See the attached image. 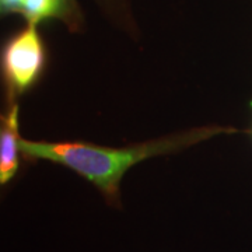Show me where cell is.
<instances>
[{"mask_svg":"<svg viewBox=\"0 0 252 252\" xmlns=\"http://www.w3.org/2000/svg\"><path fill=\"white\" fill-rule=\"evenodd\" d=\"M216 130L198 129L170 139L136 144L125 149H109L87 143H46L20 137V149L27 156L58 162L79 172L105 195L115 196L119 181L130 167L149 157L180 150L200 142Z\"/></svg>","mask_w":252,"mask_h":252,"instance_id":"cell-1","label":"cell"},{"mask_svg":"<svg viewBox=\"0 0 252 252\" xmlns=\"http://www.w3.org/2000/svg\"><path fill=\"white\" fill-rule=\"evenodd\" d=\"M45 63V52L36 24H30L10 41L1 56L4 77L13 93H24L36 80Z\"/></svg>","mask_w":252,"mask_h":252,"instance_id":"cell-2","label":"cell"},{"mask_svg":"<svg viewBox=\"0 0 252 252\" xmlns=\"http://www.w3.org/2000/svg\"><path fill=\"white\" fill-rule=\"evenodd\" d=\"M18 108L13 105L0 127V185L9 182L18 170Z\"/></svg>","mask_w":252,"mask_h":252,"instance_id":"cell-3","label":"cell"},{"mask_svg":"<svg viewBox=\"0 0 252 252\" xmlns=\"http://www.w3.org/2000/svg\"><path fill=\"white\" fill-rule=\"evenodd\" d=\"M66 7L67 0H21L20 11L24 13L30 24H36L45 18L59 17Z\"/></svg>","mask_w":252,"mask_h":252,"instance_id":"cell-4","label":"cell"},{"mask_svg":"<svg viewBox=\"0 0 252 252\" xmlns=\"http://www.w3.org/2000/svg\"><path fill=\"white\" fill-rule=\"evenodd\" d=\"M21 9V0H0V11Z\"/></svg>","mask_w":252,"mask_h":252,"instance_id":"cell-5","label":"cell"}]
</instances>
